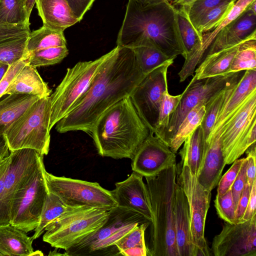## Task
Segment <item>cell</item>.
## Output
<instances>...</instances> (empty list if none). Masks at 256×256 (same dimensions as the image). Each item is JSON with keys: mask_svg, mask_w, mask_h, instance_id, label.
Instances as JSON below:
<instances>
[{"mask_svg": "<svg viewBox=\"0 0 256 256\" xmlns=\"http://www.w3.org/2000/svg\"><path fill=\"white\" fill-rule=\"evenodd\" d=\"M72 110L56 124L60 133H91L96 120L108 108L130 96L146 76L140 71L132 48L117 46Z\"/></svg>", "mask_w": 256, "mask_h": 256, "instance_id": "cell-1", "label": "cell"}, {"mask_svg": "<svg viewBox=\"0 0 256 256\" xmlns=\"http://www.w3.org/2000/svg\"><path fill=\"white\" fill-rule=\"evenodd\" d=\"M117 46H154L170 58L186 57L178 28L176 8L168 1L145 5L128 0Z\"/></svg>", "mask_w": 256, "mask_h": 256, "instance_id": "cell-2", "label": "cell"}, {"mask_svg": "<svg viewBox=\"0 0 256 256\" xmlns=\"http://www.w3.org/2000/svg\"><path fill=\"white\" fill-rule=\"evenodd\" d=\"M151 132L129 96L104 112L90 134L100 156L132 160Z\"/></svg>", "mask_w": 256, "mask_h": 256, "instance_id": "cell-3", "label": "cell"}, {"mask_svg": "<svg viewBox=\"0 0 256 256\" xmlns=\"http://www.w3.org/2000/svg\"><path fill=\"white\" fill-rule=\"evenodd\" d=\"M177 166L145 178L152 214L149 256H178L175 236L174 204Z\"/></svg>", "mask_w": 256, "mask_h": 256, "instance_id": "cell-4", "label": "cell"}, {"mask_svg": "<svg viewBox=\"0 0 256 256\" xmlns=\"http://www.w3.org/2000/svg\"><path fill=\"white\" fill-rule=\"evenodd\" d=\"M150 222L139 214L117 206L99 228L65 250L70 256H121L116 243L138 225Z\"/></svg>", "mask_w": 256, "mask_h": 256, "instance_id": "cell-5", "label": "cell"}, {"mask_svg": "<svg viewBox=\"0 0 256 256\" xmlns=\"http://www.w3.org/2000/svg\"><path fill=\"white\" fill-rule=\"evenodd\" d=\"M50 96L32 104L4 133L10 151L32 148L47 155L50 141Z\"/></svg>", "mask_w": 256, "mask_h": 256, "instance_id": "cell-6", "label": "cell"}, {"mask_svg": "<svg viewBox=\"0 0 256 256\" xmlns=\"http://www.w3.org/2000/svg\"><path fill=\"white\" fill-rule=\"evenodd\" d=\"M109 210L77 206L51 222L42 240L52 247L66 250L99 228L107 220Z\"/></svg>", "mask_w": 256, "mask_h": 256, "instance_id": "cell-7", "label": "cell"}, {"mask_svg": "<svg viewBox=\"0 0 256 256\" xmlns=\"http://www.w3.org/2000/svg\"><path fill=\"white\" fill-rule=\"evenodd\" d=\"M108 52L94 60L80 62L68 68L60 83L50 96L51 112L49 129L65 116L88 88L109 56Z\"/></svg>", "mask_w": 256, "mask_h": 256, "instance_id": "cell-8", "label": "cell"}, {"mask_svg": "<svg viewBox=\"0 0 256 256\" xmlns=\"http://www.w3.org/2000/svg\"><path fill=\"white\" fill-rule=\"evenodd\" d=\"M176 182L186 197L189 208L190 228L194 256H210V250L204 236L206 218L210 206L212 192L206 190L186 165L182 164L176 174Z\"/></svg>", "mask_w": 256, "mask_h": 256, "instance_id": "cell-9", "label": "cell"}, {"mask_svg": "<svg viewBox=\"0 0 256 256\" xmlns=\"http://www.w3.org/2000/svg\"><path fill=\"white\" fill-rule=\"evenodd\" d=\"M256 90L247 97L234 117L220 133L222 150L226 164L242 156L256 140Z\"/></svg>", "mask_w": 256, "mask_h": 256, "instance_id": "cell-10", "label": "cell"}, {"mask_svg": "<svg viewBox=\"0 0 256 256\" xmlns=\"http://www.w3.org/2000/svg\"><path fill=\"white\" fill-rule=\"evenodd\" d=\"M44 160L26 184L14 196L10 211V224L27 233L34 230L48 190Z\"/></svg>", "mask_w": 256, "mask_h": 256, "instance_id": "cell-11", "label": "cell"}, {"mask_svg": "<svg viewBox=\"0 0 256 256\" xmlns=\"http://www.w3.org/2000/svg\"><path fill=\"white\" fill-rule=\"evenodd\" d=\"M44 176L49 192L72 206H86L110 210L118 206L111 190L96 182L54 176L46 170Z\"/></svg>", "mask_w": 256, "mask_h": 256, "instance_id": "cell-12", "label": "cell"}, {"mask_svg": "<svg viewBox=\"0 0 256 256\" xmlns=\"http://www.w3.org/2000/svg\"><path fill=\"white\" fill-rule=\"evenodd\" d=\"M10 156V160L4 180L1 201L2 225L10 224V211L14 196L34 174L44 156L32 148L12 150Z\"/></svg>", "mask_w": 256, "mask_h": 256, "instance_id": "cell-13", "label": "cell"}, {"mask_svg": "<svg viewBox=\"0 0 256 256\" xmlns=\"http://www.w3.org/2000/svg\"><path fill=\"white\" fill-rule=\"evenodd\" d=\"M174 61L170 60L147 74L130 96L140 116L153 132L163 96L168 90V69Z\"/></svg>", "mask_w": 256, "mask_h": 256, "instance_id": "cell-14", "label": "cell"}, {"mask_svg": "<svg viewBox=\"0 0 256 256\" xmlns=\"http://www.w3.org/2000/svg\"><path fill=\"white\" fill-rule=\"evenodd\" d=\"M234 73L197 80L194 76L182 92L180 102L172 114L162 140L169 146L171 140L188 113L198 104L207 103L222 89Z\"/></svg>", "mask_w": 256, "mask_h": 256, "instance_id": "cell-15", "label": "cell"}, {"mask_svg": "<svg viewBox=\"0 0 256 256\" xmlns=\"http://www.w3.org/2000/svg\"><path fill=\"white\" fill-rule=\"evenodd\" d=\"M214 256H256V215L248 221L225 222L213 238Z\"/></svg>", "mask_w": 256, "mask_h": 256, "instance_id": "cell-16", "label": "cell"}, {"mask_svg": "<svg viewBox=\"0 0 256 256\" xmlns=\"http://www.w3.org/2000/svg\"><path fill=\"white\" fill-rule=\"evenodd\" d=\"M176 154L152 131L132 160V168L143 177H153L176 164Z\"/></svg>", "mask_w": 256, "mask_h": 256, "instance_id": "cell-17", "label": "cell"}, {"mask_svg": "<svg viewBox=\"0 0 256 256\" xmlns=\"http://www.w3.org/2000/svg\"><path fill=\"white\" fill-rule=\"evenodd\" d=\"M111 192L118 206L137 212L152 222L150 195L142 176L133 172L125 180L116 182Z\"/></svg>", "mask_w": 256, "mask_h": 256, "instance_id": "cell-18", "label": "cell"}, {"mask_svg": "<svg viewBox=\"0 0 256 256\" xmlns=\"http://www.w3.org/2000/svg\"><path fill=\"white\" fill-rule=\"evenodd\" d=\"M254 90H256V70H245L235 88L226 96L206 146L210 140L220 137L222 128L236 114L247 97Z\"/></svg>", "mask_w": 256, "mask_h": 256, "instance_id": "cell-19", "label": "cell"}, {"mask_svg": "<svg viewBox=\"0 0 256 256\" xmlns=\"http://www.w3.org/2000/svg\"><path fill=\"white\" fill-rule=\"evenodd\" d=\"M256 32V11L248 6L236 19L217 34L207 54L238 44Z\"/></svg>", "mask_w": 256, "mask_h": 256, "instance_id": "cell-20", "label": "cell"}, {"mask_svg": "<svg viewBox=\"0 0 256 256\" xmlns=\"http://www.w3.org/2000/svg\"><path fill=\"white\" fill-rule=\"evenodd\" d=\"M29 26L30 24H0V64L10 66L24 59L30 32Z\"/></svg>", "mask_w": 256, "mask_h": 256, "instance_id": "cell-21", "label": "cell"}, {"mask_svg": "<svg viewBox=\"0 0 256 256\" xmlns=\"http://www.w3.org/2000/svg\"><path fill=\"white\" fill-rule=\"evenodd\" d=\"M226 165L220 137L210 140L204 150L201 166L197 176L198 182L204 189L212 192L218 186Z\"/></svg>", "mask_w": 256, "mask_h": 256, "instance_id": "cell-22", "label": "cell"}, {"mask_svg": "<svg viewBox=\"0 0 256 256\" xmlns=\"http://www.w3.org/2000/svg\"><path fill=\"white\" fill-rule=\"evenodd\" d=\"M174 215L176 242L178 256H194L190 232L188 202L182 188L177 182Z\"/></svg>", "mask_w": 256, "mask_h": 256, "instance_id": "cell-23", "label": "cell"}, {"mask_svg": "<svg viewBox=\"0 0 256 256\" xmlns=\"http://www.w3.org/2000/svg\"><path fill=\"white\" fill-rule=\"evenodd\" d=\"M36 4L43 26L51 29L64 32L80 22L66 0H36Z\"/></svg>", "mask_w": 256, "mask_h": 256, "instance_id": "cell-24", "label": "cell"}, {"mask_svg": "<svg viewBox=\"0 0 256 256\" xmlns=\"http://www.w3.org/2000/svg\"><path fill=\"white\" fill-rule=\"evenodd\" d=\"M51 92L36 68L27 63L12 81L4 95L26 94L42 98L50 96Z\"/></svg>", "mask_w": 256, "mask_h": 256, "instance_id": "cell-25", "label": "cell"}, {"mask_svg": "<svg viewBox=\"0 0 256 256\" xmlns=\"http://www.w3.org/2000/svg\"><path fill=\"white\" fill-rule=\"evenodd\" d=\"M34 240L11 224L0 225V256H32Z\"/></svg>", "mask_w": 256, "mask_h": 256, "instance_id": "cell-26", "label": "cell"}, {"mask_svg": "<svg viewBox=\"0 0 256 256\" xmlns=\"http://www.w3.org/2000/svg\"><path fill=\"white\" fill-rule=\"evenodd\" d=\"M241 43L207 54L196 68L193 76L200 80L228 74L227 72Z\"/></svg>", "mask_w": 256, "mask_h": 256, "instance_id": "cell-27", "label": "cell"}, {"mask_svg": "<svg viewBox=\"0 0 256 256\" xmlns=\"http://www.w3.org/2000/svg\"><path fill=\"white\" fill-rule=\"evenodd\" d=\"M40 99L26 94H12L0 101V135L7 129L32 104Z\"/></svg>", "mask_w": 256, "mask_h": 256, "instance_id": "cell-28", "label": "cell"}, {"mask_svg": "<svg viewBox=\"0 0 256 256\" xmlns=\"http://www.w3.org/2000/svg\"><path fill=\"white\" fill-rule=\"evenodd\" d=\"M183 144V147L180 151L182 164L186 165L192 174L197 177L204 152V138L200 126L186 139Z\"/></svg>", "mask_w": 256, "mask_h": 256, "instance_id": "cell-29", "label": "cell"}, {"mask_svg": "<svg viewBox=\"0 0 256 256\" xmlns=\"http://www.w3.org/2000/svg\"><path fill=\"white\" fill-rule=\"evenodd\" d=\"M63 32L42 26L30 32L27 41L24 59L32 52L52 47L66 46Z\"/></svg>", "mask_w": 256, "mask_h": 256, "instance_id": "cell-30", "label": "cell"}, {"mask_svg": "<svg viewBox=\"0 0 256 256\" xmlns=\"http://www.w3.org/2000/svg\"><path fill=\"white\" fill-rule=\"evenodd\" d=\"M76 207L68 205L58 196L48 191L38 224L34 230V234L32 236V239L34 240L38 238L51 222Z\"/></svg>", "mask_w": 256, "mask_h": 256, "instance_id": "cell-31", "label": "cell"}, {"mask_svg": "<svg viewBox=\"0 0 256 256\" xmlns=\"http://www.w3.org/2000/svg\"><path fill=\"white\" fill-rule=\"evenodd\" d=\"M206 104L202 102L196 105L180 123L169 144L172 152L176 154L186 139L200 126L206 112Z\"/></svg>", "mask_w": 256, "mask_h": 256, "instance_id": "cell-32", "label": "cell"}, {"mask_svg": "<svg viewBox=\"0 0 256 256\" xmlns=\"http://www.w3.org/2000/svg\"><path fill=\"white\" fill-rule=\"evenodd\" d=\"M256 70V32L239 46L227 74Z\"/></svg>", "mask_w": 256, "mask_h": 256, "instance_id": "cell-33", "label": "cell"}, {"mask_svg": "<svg viewBox=\"0 0 256 256\" xmlns=\"http://www.w3.org/2000/svg\"><path fill=\"white\" fill-rule=\"evenodd\" d=\"M141 72L146 76L174 58H170L154 46H140L132 48Z\"/></svg>", "mask_w": 256, "mask_h": 256, "instance_id": "cell-34", "label": "cell"}, {"mask_svg": "<svg viewBox=\"0 0 256 256\" xmlns=\"http://www.w3.org/2000/svg\"><path fill=\"white\" fill-rule=\"evenodd\" d=\"M234 3L222 4L206 11L194 22V26L202 35L214 30L224 20Z\"/></svg>", "mask_w": 256, "mask_h": 256, "instance_id": "cell-35", "label": "cell"}, {"mask_svg": "<svg viewBox=\"0 0 256 256\" xmlns=\"http://www.w3.org/2000/svg\"><path fill=\"white\" fill-rule=\"evenodd\" d=\"M183 95L172 96L166 91L164 94L158 112L154 133L162 140L167 129L170 118L177 108Z\"/></svg>", "mask_w": 256, "mask_h": 256, "instance_id": "cell-36", "label": "cell"}, {"mask_svg": "<svg viewBox=\"0 0 256 256\" xmlns=\"http://www.w3.org/2000/svg\"><path fill=\"white\" fill-rule=\"evenodd\" d=\"M68 53L66 46L52 47L30 53L27 63L35 68L54 65L60 62Z\"/></svg>", "mask_w": 256, "mask_h": 256, "instance_id": "cell-37", "label": "cell"}, {"mask_svg": "<svg viewBox=\"0 0 256 256\" xmlns=\"http://www.w3.org/2000/svg\"><path fill=\"white\" fill-rule=\"evenodd\" d=\"M254 0H238L222 22L214 30L202 34V44L198 54L200 62L217 34L224 26L236 19Z\"/></svg>", "mask_w": 256, "mask_h": 256, "instance_id": "cell-38", "label": "cell"}, {"mask_svg": "<svg viewBox=\"0 0 256 256\" xmlns=\"http://www.w3.org/2000/svg\"><path fill=\"white\" fill-rule=\"evenodd\" d=\"M0 2L5 23L30 24L25 0H0Z\"/></svg>", "mask_w": 256, "mask_h": 256, "instance_id": "cell-39", "label": "cell"}, {"mask_svg": "<svg viewBox=\"0 0 256 256\" xmlns=\"http://www.w3.org/2000/svg\"><path fill=\"white\" fill-rule=\"evenodd\" d=\"M150 224V222H147L138 225L120 238L116 243L120 253L123 250L136 246H146L144 233Z\"/></svg>", "mask_w": 256, "mask_h": 256, "instance_id": "cell-40", "label": "cell"}, {"mask_svg": "<svg viewBox=\"0 0 256 256\" xmlns=\"http://www.w3.org/2000/svg\"><path fill=\"white\" fill-rule=\"evenodd\" d=\"M214 206L218 216L225 222L236 224V206L231 189L222 196H216Z\"/></svg>", "mask_w": 256, "mask_h": 256, "instance_id": "cell-41", "label": "cell"}, {"mask_svg": "<svg viewBox=\"0 0 256 256\" xmlns=\"http://www.w3.org/2000/svg\"><path fill=\"white\" fill-rule=\"evenodd\" d=\"M236 2V0H196L191 4L182 7L186 11L192 23L206 11L224 3Z\"/></svg>", "mask_w": 256, "mask_h": 256, "instance_id": "cell-42", "label": "cell"}, {"mask_svg": "<svg viewBox=\"0 0 256 256\" xmlns=\"http://www.w3.org/2000/svg\"><path fill=\"white\" fill-rule=\"evenodd\" d=\"M244 158L237 159L232 162L230 169L221 176L218 186V196H222L231 189L240 172Z\"/></svg>", "mask_w": 256, "mask_h": 256, "instance_id": "cell-43", "label": "cell"}, {"mask_svg": "<svg viewBox=\"0 0 256 256\" xmlns=\"http://www.w3.org/2000/svg\"><path fill=\"white\" fill-rule=\"evenodd\" d=\"M246 164L247 159L245 158L240 172L231 188V192L236 208L242 195L244 186L247 183L246 176Z\"/></svg>", "mask_w": 256, "mask_h": 256, "instance_id": "cell-44", "label": "cell"}, {"mask_svg": "<svg viewBox=\"0 0 256 256\" xmlns=\"http://www.w3.org/2000/svg\"><path fill=\"white\" fill-rule=\"evenodd\" d=\"M26 64V60L23 58L10 66L0 81V98L4 95V92L12 81Z\"/></svg>", "mask_w": 256, "mask_h": 256, "instance_id": "cell-45", "label": "cell"}, {"mask_svg": "<svg viewBox=\"0 0 256 256\" xmlns=\"http://www.w3.org/2000/svg\"><path fill=\"white\" fill-rule=\"evenodd\" d=\"M246 153L247 164L246 167V176L247 184L252 188L253 184L256 181V142L252 144L245 152Z\"/></svg>", "mask_w": 256, "mask_h": 256, "instance_id": "cell-46", "label": "cell"}, {"mask_svg": "<svg viewBox=\"0 0 256 256\" xmlns=\"http://www.w3.org/2000/svg\"><path fill=\"white\" fill-rule=\"evenodd\" d=\"M75 16L80 21L95 0H66Z\"/></svg>", "mask_w": 256, "mask_h": 256, "instance_id": "cell-47", "label": "cell"}, {"mask_svg": "<svg viewBox=\"0 0 256 256\" xmlns=\"http://www.w3.org/2000/svg\"><path fill=\"white\" fill-rule=\"evenodd\" d=\"M251 188L246 183L236 208V218L238 223L243 216L248 202Z\"/></svg>", "mask_w": 256, "mask_h": 256, "instance_id": "cell-48", "label": "cell"}, {"mask_svg": "<svg viewBox=\"0 0 256 256\" xmlns=\"http://www.w3.org/2000/svg\"><path fill=\"white\" fill-rule=\"evenodd\" d=\"M256 180L254 182L250 190V196L248 206L244 214L238 222L248 220L256 215Z\"/></svg>", "mask_w": 256, "mask_h": 256, "instance_id": "cell-49", "label": "cell"}, {"mask_svg": "<svg viewBox=\"0 0 256 256\" xmlns=\"http://www.w3.org/2000/svg\"><path fill=\"white\" fill-rule=\"evenodd\" d=\"M10 160V155L0 160V225H2L0 214L1 201L4 188V180Z\"/></svg>", "mask_w": 256, "mask_h": 256, "instance_id": "cell-50", "label": "cell"}, {"mask_svg": "<svg viewBox=\"0 0 256 256\" xmlns=\"http://www.w3.org/2000/svg\"><path fill=\"white\" fill-rule=\"evenodd\" d=\"M121 256H147L150 255L148 248L146 246H136L122 251Z\"/></svg>", "mask_w": 256, "mask_h": 256, "instance_id": "cell-51", "label": "cell"}, {"mask_svg": "<svg viewBox=\"0 0 256 256\" xmlns=\"http://www.w3.org/2000/svg\"><path fill=\"white\" fill-rule=\"evenodd\" d=\"M8 143L4 134L0 135V158L2 159L10 155Z\"/></svg>", "mask_w": 256, "mask_h": 256, "instance_id": "cell-52", "label": "cell"}, {"mask_svg": "<svg viewBox=\"0 0 256 256\" xmlns=\"http://www.w3.org/2000/svg\"><path fill=\"white\" fill-rule=\"evenodd\" d=\"M196 0H174L170 4L175 8L176 6H186L191 4Z\"/></svg>", "mask_w": 256, "mask_h": 256, "instance_id": "cell-53", "label": "cell"}, {"mask_svg": "<svg viewBox=\"0 0 256 256\" xmlns=\"http://www.w3.org/2000/svg\"><path fill=\"white\" fill-rule=\"evenodd\" d=\"M25 1L27 15L30 18L32 10L34 5L36 4V0H25Z\"/></svg>", "mask_w": 256, "mask_h": 256, "instance_id": "cell-54", "label": "cell"}, {"mask_svg": "<svg viewBox=\"0 0 256 256\" xmlns=\"http://www.w3.org/2000/svg\"><path fill=\"white\" fill-rule=\"evenodd\" d=\"M136 2L145 5H153L158 4L167 0H135Z\"/></svg>", "mask_w": 256, "mask_h": 256, "instance_id": "cell-55", "label": "cell"}, {"mask_svg": "<svg viewBox=\"0 0 256 256\" xmlns=\"http://www.w3.org/2000/svg\"><path fill=\"white\" fill-rule=\"evenodd\" d=\"M10 66L6 64H2L0 66V81L7 72Z\"/></svg>", "mask_w": 256, "mask_h": 256, "instance_id": "cell-56", "label": "cell"}, {"mask_svg": "<svg viewBox=\"0 0 256 256\" xmlns=\"http://www.w3.org/2000/svg\"><path fill=\"white\" fill-rule=\"evenodd\" d=\"M5 24L4 16L2 12L0 2V24Z\"/></svg>", "mask_w": 256, "mask_h": 256, "instance_id": "cell-57", "label": "cell"}, {"mask_svg": "<svg viewBox=\"0 0 256 256\" xmlns=\"http://www.w3.org/2000/svg\"><path fill=\"white\" fill-rule=\"evenodd\" d=\"M2 64H0V66L2 65Z\"/></svg>", "mask_w": 256, "mask_h": 256, "instance_id": "cell-58", "label": "cell"}, {"mask_svg": "<svg viewBox=\"0 0 256 256\" xmlns=\"http://www.w3.org/2000/svg\"><path fill=\"white\" fill-rule=\"evenodd\" d=\"M2 160V158H0V160Z\"/></svg>", "mask_w": 256, "mask_h": 256, "instance_id": "cell-59", "label": "cell"}, {"mask_svg": "<svg viewBox=\"0 0 256 256\" xmlns=\"http://www.w3.org/2000/svg\"></svg>", "mask_w": 256, "mask_h": 256, "instance_id": "cell-60", "label": "cell"}]
</instances>
